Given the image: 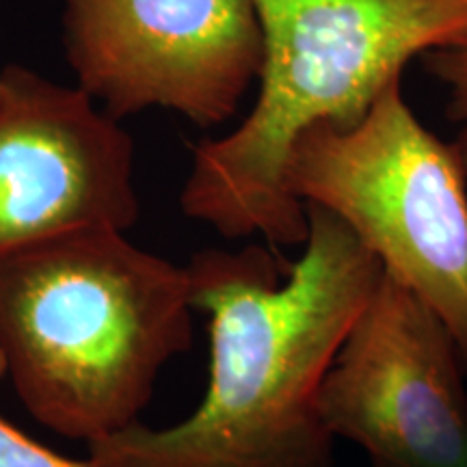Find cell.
<instances>
[{
  "label": "cell",
  "instance_id": "cell-7",
  "mask_svg": "<svg viewBox=\"0 0 467 467\" xmlns=\"http://www.w3.org/2000/svg\"><path fill=\"white\" fill-rule=\"evenodd\" d=\"M134 143L80 87L22 66L0 93V255L44 238L139 219Z\"/></svg>",
  "mask_w": 467,
  "mask_h": 467
},
{
  "label": "cell",
  "instance_id": "cell-10",
  "mask_svg": "<svg viewBox=\"0 0 467 467\" xmlns=\"http://www.w3.org/2000/svg\"><path fill=\"white\" fill-rule=\"evenodd\" d=\"M3 377H7V361H5L3 348H0V379Z\"/></svg>",
  "mask_w": 467,
  "mask_h": 467
},
{
  "label": "cell",
  "instance_id": "cell-11",
  "mask_svg": "<svg viewBox=\"0 0 467 467\" xmlns=\"http://www.w3.org/2000/svg\"><path fill=\"white\" fill-rule=\"evenodd\" d=\"M0 93H3V72H0Z\"/></svg>",
  "mask_w": 467,
  "mask_h": 467
},
{
  "label": "cell",
  "instance_id": "cell-8",
  "mask_svg": "<svg viewBox=\"0 0 467 467\" xmlns=\"http://www.w3.org/2000/svg\"><path fill=\"white\" fill-rule=\"evenodd\" d=\"M424 66L448 93V115L457 126V139L452 145L467 175V39L429 52L424 57Z\"/></svg>",
  "mask_w": 467,
  "mask_h": 467
},
{
  "label": "cell",
  "instance_id": "cell-5",
  "mask_svg": "<svg viewBox=\"0 0 467 467\" xmlns=\"http://www.w3.org/2000/svg\"><path fill=\"white\" fill-rule=\"evenodd\" d=\"M78 87L115 119L159 107L213 128L258 83L262 33L249 0H63Z\"/></svg>",
  "mask_w": 467,
  "mask_h": 467
},
{
  "label": "cell",
  "instance_id": "cell-12",
  "mask_svg": "<svg viewBox=\"0 0 467 467\" xmlns=\"http://www.w3.org/2000/svg\"><path fill=\"white\" fill-rule=\"evenodd\" d=\"M370 467H377V465H370Z\"/></svg>",
  "mask_w": 467,
  "mask_h": 467
},
{
  "label": "cell",
  "instance_id": "cell-9",
  "mask_svg": "<svg viewBox=\"0 0 467 467\" xmlns=\"http://www.w3.org/2000/svg\"><path fill=\"white\" fill-rule=\"evenodd\" d=\"M0 467H98L89 459L74 461L61 457L22 433L0 416Z\"/></svg>",
  "mask_w": 467,
  "mask_h": 467
},
{
  "label": "cell",
  "instance_id": "cell-2",
  "mask_svg": "<svg viewBox=\"0 0 467 467\" xmlns=\"http://www.w3.org/2000/svg\"><path fill=\"white\" fill-rule=\"evenodd\" d=\"M262 33L258 98L192 154L180 206L225 238L303 247L306 206L285 182L296 139L359 119L413 58L467 39V0H249Z\"/></svg>",
  "mask_w": 467,
  "mask_h": 467
},
{
  "label": "cell",
  "instance_id": "cell-6",
  "mask_svg": "<svg viewBox=\"0 0 467 467\" xmlns=\"http://www.w3.org/2000/svg\"><path fill=\"white\" fill-rule=\"evenodd\" d=\"M334 440L377 467H467V372L420 296L381 273L318 389Z\"/></svg>",
  "mask_w": 467,
  "mask_h": 467
},
{
  "label": "cell",
  "instance_id": "cell-3",
  "mask_svg": "<svg viewBox=\"0 0 467 467\" xmlns=\"http://www.w3.org/2000/svg\"><path fill=\"white\" fill-rule=\"evenodd\" d=\"M186 266L109 227L0 255V348L28 413L89 443L139 422L161 370L192 347Z\"/></svg>",
  "mask_w": 467,
  "mask_h": 467
},
{
  "label": "cell",
  "instance_id": "cell-4",
  "mask_svg": "<svg viewBox=\"0 0 467 467\" xmlns=\"http://www.w3.org/2000/svg\"><path fill=\"white\" fill-rule=\"evenodd\" d=\"M285 182L342 221L389 277L443 320L467 372V175L452 143L388 87L359 119L296 139Z\"/></svg>",
  "mask_w": 467,
  "mask_h": 467
},
{
  "label": "cell",
  "instance_id": "cell-1",
  "mask_svg": "<svg viewBox=\"0 0 467 467\" xmlns=\"http://www.w3.org/2000/svg\"><path fill=\"white\" fill-rule=\"evenodd\" d=\"M306 213L295 265L258 244L186 265L192 307L208 317L206 394L182 422L89 443L93 465L337 467L318 389L383 268L340 219Z\"/></svg>",
  "mask_w": 467,
  "mask_h": 467
}]
</instances>
